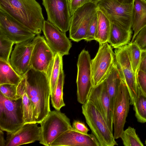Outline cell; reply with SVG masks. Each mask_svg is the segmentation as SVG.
I'll list each match as a JSON object with an SVG mask.
<instances>
[{
    "mask_svg": "<svg viewBox=\"0 0 146 146\" xmlns=\"http://www.w3.org/2000/svg\"><path fill=\"white\" fill-rule=\"evenodd\" d=\"M24 86L33 105L35 122L40 123L51 111L50 89L47 73L31 68L25 75Z\"/></svg>",
    "mask_w": 146,
    "mask_h": 146,
    "instance_id": "obj_1",
    "label": "cell"
},
{
    "mask_svg": "<svg viewBox=\"0 0 146 146\" xmlns=\"http://www.w3.org/2000/svg\"><path fill=\"white\" fill-rule=\"evenodd\" d=\"M0 9L36 35L41 33L44 19L42 8L36 0H0Z\"/></svg>",
    "mask_w": 146,
    "mask_h": 146,
    "instance_id": "obj_2",
    "label": "cell"
},
{
    "mask_svg": "<svg viewBox=\"0 0 146 146\" xmlns=\"http://www.w3.org/2000/svg\"><path fill=\"white\" fill-rule=\"evenodd\" d=\"M82 112L92 133L96 137L100 146L117 145L113 135L102 114L91 101L83 104Z\"/></svg>",
    "mask_w": 146,
    "mask_h": 146,
    "instance_id": "obj_3",
    "label": "cell"
},
{
    "mask_svg": "<svg viewBox=\"0 0 146 146\" xmlns=\"http://www.w3.org/2000/svg\"><path fill=\"white\" fill-rule=\"evenodd\" d=\"M25 123L22 97L12 100L0 92V129L12 133Z\"/></svg>",
    "mask_w": 146,
    "mask_h": 146,
    "instance_id": "obj_4",
    "label": "cell"
},
{
    "mask_svg": "<svg viewBox=\"0 0 146 146\" xmlns=\"http://www.w3.org/2000/svg\"><path fill=\"white\" fill-rule=\"evenodd\" d=\"M40 124L39 143L46 146H51L57 138L72 127L70 119L65 113L56 110L50 111Z\"/></svg>",
    "mask_w": 146,
    "mask_h": 146,
    "instance_id": "obj_5",
    "label": "cell"
},
{
    "mask_svg": "<svg viewBox=\"0 0 146 146\" xmlns=\"http://www.w3.org/2000/svg\"><path fill=\"white\" fill-rule=\"evenodd\" d=\"M98 9L110 22L128 31L131 30L133 3L124 4L118 0H98L95 3Z\"/></svg>",
    "mask_w": 146,
    "mask_h": 146,
    "instance_id": "obj_6",
    "label": "cell"
},
{
    "mask_svg": "<svg viewBox=\"0 0 146 146\" xmlns=\"http://www.w3.org/2000/svg\"><path fill=\"white\" fill-rule=\"evenodd\" d=\"M115 61L114 52L108 42L99 44L98 52L91 60L93 87L102 82L110 73Z\"/></svg>",
    "mask_w": 146,
    "mask_h": 146,
    "instance_id": "obj_7",
    "label": "cell"
},
{
    "mask_svg": "<svg viewBox=\"0 0 146 146\" xmlns=\"http://www.w3.org/2000/svg\"><path fill=\"white\" fill-rule=\"evenodd\" d=\"M95 3H87L77 10L71 16L69 29V38L78 42L85 39L90 22L96 14Z\"/></svg>",
    "mask_w": 146,
    "mask_h": 146,
    "instance_id": "obj_8",
    "label": "cell"
},
{
    "mask_svg": "<svg viewBox=\"0 0 146 146\" xmlns=\"http://www.w3.org/2000/svg\"><path fill=\"white\" fill-rule=\"evenodd\" d=\"M114 54L115 62L129 92L130 104L133 105L137 96L139 86L131 64L128 44L115 48Z\"/></svg>",
    "mask_w": 146,
    "mask_h": 146,
    "instance_id": "obj_9",
    "label": "cell"
},
{
    "mask_svg": "<svg viewBox=\"0 0 146 146\" xmlns=\"http://www.w3.org/2000/svg\"><path fill=\"white\" fill-rule=\"evenodd\" d=\"M91 60L89 52L84 49H83L78 57L76 81L77 100L82 105L87 101L90 92L93 87Z\"/></svg>",
    "mask_w": 146,
    "mask_h": 146,
    "instance_id": "obj_10",
    "label": "cell"
},
{
    "mask_svg": "<svg viewBox=\"0 0 146 146\" xmlns=\"http://www.w3.org/2000/svg\"><path fill=\"white\" fill-rule=\"evenodd\" d=\"M130 96L125 83L122 79L115 98L113 111V136L115 139L120 138L124 130L129 112Z\"/></svg>",
    "mask_w": 146,
    "mask_h": 146,
    "instance_id": "obj_11",
    "label": "cell"
},
{
    "mask_svg": "<svg viewBox=\"0 0 146 146\" xmlns=\"http://www.w3.org/2000/svg\"><path fill=\"white\" fill-rule=\"evenodd\" d=\"M47 20L66 33L69 30L71 15L70 0H42Z\"/></svg>",
    "mask_w": 146,
    "mask_h": 146,
    "instance_id": "obj_12",
    "label": "cell"
},
{
    "mask_svg": "<svg viewBox=\"0 0 146 146\" xmlns=\"http://www.w3.org/2000/svg\"><path fill=\"white\" fill-rule=\"evenodd\" d=\"M0 31L15 44L32 41L36 35L7 13L0 9Z\"/></svg>",
    "mask_w": 146,
    "mask_h": 146,
    "instance_id": "obj_13",
    "label": "cell"
},
{
    "mask_svg": "<svg viewBox=\"0 0 146 146\" xmlns=\"http://www.w3.org/2000/svg\"><path fill=\"white\" fill-rule=\"evenodd\" d=\"M33 40L34 46L31 60V68L47 73L55 54L43 36L37 35Z\"/></svg>",
    "mask_w": 146,
    "mask_h": 146,
    "instance_id": "obj_14",
    "label": "cell"
},
{
    "mask_svg": "<svg viewBox=\"0 0 146 146\" xmlns=\"http://www.w3.org/2000/svg\"><path fill=\"white\" fill-rule=\"evenodd\" d=\"M42 31L47 44L55 54L59 53L62 56L69 54L72 44L66 33L47 20L44 21Z\"/></svg>",
    "mask_w": 146,
    "mask_h": 146,
    "instance_id": "obj_15",
    "label": "cell"
},
{
    "mask_svg": "<svg viewBox=\"0 0 146 146\" xmlns=\"http://www.w3.org/2000/svg\"><path fill=\"white\" fill-rule=\"evenodd\" d=\"M15 44L10 63L16 72L23 77L31 68L30 62L34 43L32 40Z\"/></svg>",
    "mask_w": 146,
    "mask_h": 146,
    "instance_id": "obj_16",
    "label": "cell"
},
{
    "mask_svg": "<svg viewBox=\"0 0 146 146\" xmlns=\"http://www.w3.org/2000/svg\"><path fill=\"white\" fill-rule=\"evenodd\" d=\"M36 123H25L12 133H7L5 146H17L40 141V127Z\"/></svg>",
    "mask_w": 146,
    "mask_h": 146,
    "instance_id": "obj_17",
    "label": "cell"
},
{
    "mask_svg": "<svg viewBox=\"0 0 146 146\" xmlns=\"http://www.w3.org/2000/svg\"><path fill=\"white\" fill-rule=\"evenodd\" d=\"M87 100L91 101L101 112L113 132L112 113L110 99L104 82L92 88Z\"/></svg>",
    "mask_w": 146,
    "mask_h": 146,
    "instance_id": "obj_18",
    "label": "cell"
},
{
    "mask_svg": "<svg viewBox=\"0 0 146 146\" xmlns=\"http://www.w3.org/2000/svg\"><path fill=\"white\" fill-rule=\"evenodd\" d=\"M51 146H100V145L93 134L83 133L72 127L57 138Z\"/></svg>",
    "mask_w": 146,
    "mask_h": 146,
    "instance_id": "obj_19",
    "label": "cell"
},
{
    "mask_svg": "<svg viewBox=\"0 0 146 146\" xmlns=\"http://www.w3.org/2000/svg\"><path fill=\"white\" fill-rule=\"evenodd\" d=\"M146 26V1L134 0L132 13V28L134 32L131 42L140 30Z\"/></svg>",
    "mask_w": 146,
    "mask_h": 146,
    "instance_id": "obj_20",
    "label": "cell"
},
{
    "mask_svg": "<svg viewBox=\"0 0 146 146\" xmlns=\"http://www.w3.org/2000/svg\"><path fill=\"white\" fill-rule=\"evenodd\" d=\"M132 33L111 22L108 42L113 48L121 47L130 43Z\"/></svg>",
    "mask_w": 146,
    "mask_h": 146,
    "instance_id": "obj_21",
    "label": "cell"
},
{
    "mask_svg": "<svg viewBox=\"0 0 146 146\" xmlns=\"http://www.w3.org/2000/svg\"><path fill=\"white\" fill-rule=\"evenodd\" d=\"M121 80V74L115 61L110 73L104 81L110 99L112 115L115 98Z\"/></svg>",
    "mask_w": 146,
    "mask_h": 146,
    "instance_id": "obj_22",
    "label": "cell"
},
{
    "mask_svg": "<svg viewBox=\"0 0 146 146\" xmlns=\"http://www.w3.org/2000/svg\"><path fill=\"white\" fill-rule=\"evenodd\" d=\"M97 16V22L95 40L99 44L108 42L111 22L104 12L98 8Z\"/></svg>",
    "mask_w": 146,
    "mask_h": 146,
    "instance_id": "obj_23",
    "label": "cell"
},
{
    "mask_svg": "<svg viewBox=\"0 0 146 146\" xmlns=\"http://www.w3.org/2000/svg\"><path fill=\"white\" fill-rule=\"evenodd\" d=\"M24 79L25 76L17 86V94L22 98L25 123H35L33 105L24 89Z\"/></svg>",
    "mask_w": 146,
    "mask_h": 146,
    "instance_id": "obj_24",
    "label": "cell"
},
{
    "mask_svg": "<svg viewBox=\"0 0 146 146\" xmlns=\"http://www.w3.org/2000/svg\"><path fill=\"white\" fill-rule=\"evenodd\" d=\"M23 77L14 69L10 62L0 60V85H18Z\"/></svg>",
    "mask_w": 146,
    "mask_h": 146,
    "instance_id": "obj_25",
    "label": "cell"
},
{
    "mask_svg": "<svg viewBox=\"0 0 146 146\" xmlns=\"http://www.w3.org/2000/svg\"><path fill=\"white\" fill-rule=\"evenodd\" d=\"M64 75L63 69V64L61 66L60 73L54 91L50 95L51 103L56 110H60L65 106L63 98V89Z\"/></svg>",
    "mask_w": 146,
    "mask_h": 146,
    "instance_id": "obj_26",
    "label": "cell"
},
{
    "mask_svg": "<svg viewBox=\"0 0 146 146\" xmlns=\"http://www.w3.org/2000/svg\"><path fill=\"white\" fill-rule=\"evenodd\" d=\"M62 56L59 53L55 54L47 73L49 80L50 95L55 87L59 75L60 67L63 64Z\"/></svg>",
    "mask_w": 146,
    "mask_h": 146,
    "instance_id": "obj_27",
    "label": "cell"
},
{
    "mask_svg": "<svg viewBox=\"0 0 146 146\" xmlns=\"http://www.w3.org/2000/svg\"><path fill=\"white\" fill-rule=\"evenodd\" d=\"M135 116L137 121L141 123L146 122V95L138 87V94L133 104Z\"/></svg>",
    "mask_w": 146,
    "mask_h": 146,
    "instance_id": "obj_28",
    "label": "cell"
},
{
    "mask_svg": "<svg viewBox=\"0 0 146 146\" xmlns=\"http://www.w3.org/2000/svg\"><path fill=\"white\" fill-rule=\"evenodd\" d=\"M120 138L125 146H143V144L136 133L135 129L129 126L123 131Z\"/></svg>",
    "mask_w": 146,
    "mask_h": 146,
    "instance_id": "obj_29",
    "label": "cell"
},
{
    "mask_svg": "<svg viewBox=\"0 0 146 146\" xmlns=\"http://www.w3.org/2000/svg\"><path fill=\"white\" fill-rule=\"evenodd\" d=\"M14 44L0 31V60L10 62L9 57Z\"/></svg>",
    "mask_w": 146,
    "mask_h": 146,
    "instance_id": "obj_30",
    "label": "cell"
},
{
    "mask_svg": "<svg viewBox=\"0 0 146 146\" xmlns=\"http://www.w3.org/2000/svg\"><path fill=\"white\" fill-rule=\"evenodd\" d=\"M128 48L131 64L137 77L142 51L133 42H130L128 44Z\"/></svg>",
    "mask_w": 146,
    "mask_h": 146,
    "instance_id": "obj_31",
    "label": "cell"
},
{
    "mask_svg": "<svg viewBox=\"0 0 146 146\" xmlns=\"http://www.w3.org/2000/svg\"><path fill=\"white\" fill-rule=\"evenodd\" d=\"M17 85L5 84L0 85V92L6 97L12 100H17L21 97L17 94Z\"/></svg>",
    "mask_w": 146,
    "mask_h": 146,
    "instance_id": "obj_32",
    "label": "cell"
},
{
    "mask_svg": "<svg viewBox=\"0 0 146 146\" xmlns=\"http://www.w3.org/2000/svg\"><path fill=\"white\" fill-rule=\"evenodd\" d=\"M133 42L139 47L142 51H146V26L140 30Z\"/></svg>",
    "mask_w": 146,
    "mask_h": 146,
    "instance_id": "obj_33",
    "label": "cell"
},
{
    "mask_svg": "<svg viewBox=\"0 0 146 146\" xmlns=\"http://www.w3.org/2000/svg\"><path fill=\"white\" fill-rule=\"evenodd\" d=\"M97 13L91 20L89 25L87 33L84 40L87 42L95 40V36L97 26Z\"/></svg>",
    "mask_w": 146,
    "mask_h": 146,
    "instance_id": "obj_34",
    "label": "cell"
},
{
    "mask_svg": "<svg viewBox=\"0 0 146 146\" xmlns=\"http://www.w3.org/2000/svg\"><path fill=\"white\" fill-rule=\"evenodd\" d=\"M137 79L139 88L146 95V73L138 70L137 73Z\"/></svg>",
    "mask_w": 146,
    "mask_h": 146,
    "instance_id": "obj_35",
    "label": "cell"
},
{
    "mask_svg": "<svg viewBox=\"0 0 146 146\" xmlns=\"http://www.w3.org/2000/svg\"><path fill=\"white\" fill-rule=\"evenodd\" d=\"M91 2H92L91 0H71L70 1V9L71 16L79 8L85 4Z\"/></svg>",
    "mask_w": 146,
    "mask_h": 146,
    "instance_id": "obj_36",
    "label": "cell"
},
{
    "mask_svg": "<svg viewBox=\"0 0 146 146\" xmlns=\"http://www.w3.org/2000/svg\"><path fill=\"white\" fill-rule=\"evenodd\" d=\"M72 126L74 129L84 134H87L89 131L85 124L79 121H74L72 123Z\"/></svg>",
    "mask_w": 146,
    "mask_h": 146,
    "instance_id": "obj_37",
    "label": "cell"
},
{
    "mask_svg": "<svg viewBox=\"0 0 146 146\" xmlns=\"http://www.w3.org/2000/svg\"><path fill=\"white\" fill-rule=\"evenodd\" d=\"M138 70L146 73V51H142Z\"/></svg>",
    "mask_w": 146,
    "mask_h": 146,
    "instance_id": "obj_38",
    "label": "cell"
},
{
    "mask_svg": "<svg viewBox=\"0 0 146 146\" xmlns=\"http://www.w3.org/2000/svg\"><path fill=\"white\" fill-rule=\"evenodd\" d=\"M3 131L0 129V146H5L6 140L4 138Z\"/></svg>",
    "mask_w": 146,
    "mask_h": 146,
    "instance_id": "obj_39",
    "label": "cell"
},
{
    "mask_svg": "<svg viewBox=\"0 0 146 146\" xmlns=\"http://www.w3.org/2000/svg\"><path fill=\"white\" fill-rule=\"evenodd\" d=\"M120 3L124 4H131L134 3V0H118Z\"/></svg>",
    "mask_w": 146,
    "mask_h": 146,
    "instance_id": "obj_40",
    "label": "cell"
},
{
    "mask_svg": "<svg viewBox=\"0 0 146 146\" xmlns=\"http://www.w3.org/2000/svg\"><path fill=\"white\" fill-rule=\"evenodd\" d=\"M92 2L95 3L98 0H91Z\"/></svg>",
    "mask_w": 146,
    "mask_h": 146,
    "instance_id": "obj_41",
    "label": "cell"
},
{
    "mask_svg": "<svg viewBox=\"0 0 146 146\" xmlns=\"http://www.w3.org/2000/svg\"><path fill=\"white\" fill-rule=\"evenodd\" d=\"M145 144L146 145V140L145 141Z\"/></svg>",
    "mask_w": 146,
    "mask_h": 146,
    "instance_id": "obj_42",
    "label": "cell"
},
{
    "mask_svg": "<svg viewBox=\"0 0 146 146\" xmlns=\"http://www.w3.org/2000/svg\"><path fill=\"white\" fill-rule=\"evenodd\" d=\"M144 0V1H146V0Z\"/></svg>",
    "mask_w": 146,
    "mask_h": 146,
    "instance_id": "obj_43",
    "label": "cell"
},
{
    "mask_svg": "<svg viewBox=\"0 0 146 146\" xmlns=\"http://www.w3.org/2000/svg\"><path fill=\"white\" fill-rule=\"evenodd\" d=\"M70 0V1H71V0Z\"/></svg>",
    "mask_w": 146,
    "mask_h": 146,
    "instance_id": "obj_44",
    "label": "cell"
}]
</instances>
